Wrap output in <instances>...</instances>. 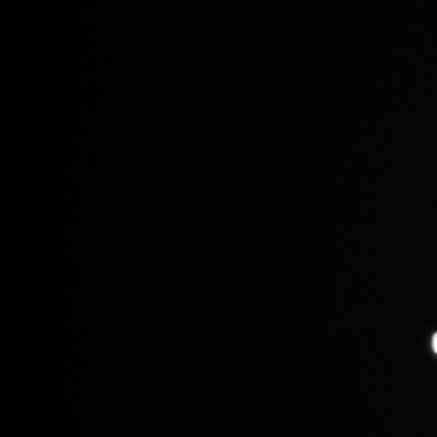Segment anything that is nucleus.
Wrapping results in <instances>:
<instances>
[{
  "label": "nucleus",
  "mask_w": 437,
  "mask_h": 437,
  "mask_svg": "<svg viewBox=\"0 0 437 437\" xmlns=\"http://www.w3.org/2000/svg\"><path fill=\"white\" fill-rule=\"evenodd\" d=\"M433 351H435V352H436V354H437V333H436V335H433Z\"/></svg>",
  "instance_id": "f257e3e1"
}]
</instances>
